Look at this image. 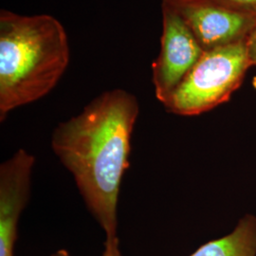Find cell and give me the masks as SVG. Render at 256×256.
Returning a JSON list of instances; mask_svg holds the SVG:
<instances>
[{
  "label": "cell",
  "mask_w": 256,
  "mask_h": 256,
  "mask_svg": "<svg viewBox=\"0 0 256 256\" xmlns=\"http://www.w3.org/2000/svg\"><path fill=\"white\" fill-rule=\"evenodd\" d=\"M214 1H224L228 3H234L241 6H256V0H214Z\"/></svg>",
  "instance_id": "obj_10"
},
{
  "label": "cell",
  "mask_w": 256,
  "mask_h": 256,
  "mask_svg": "<svg viewBox=\"0 0 256 256\" xmlns=\"http://www.w3.org/2000/svg\"><path fill=\"white\" fill-rule=\"evenodd\" d=\"M36 158L19 149L0 165V256H14L18 223L27 206Z\"/></svg>",
  "instance_id": "obj_5"
},
{
  "label": "cell",
  "mask_w": 256,
  "mask_h": 256,
  "mask_svg": "<svg viewBox=\"0 0 256 256\" xmlns=\"http://www.w3.org/2000/svg\"><path fill=\"white\" fill-rule=\"evenodd\" d=\"M190 256H256V218L247 214L226 236L212 240Z\"/></svg>",
  "instance_id": "obj_7"
},
{
  "label": "cell",
  "mask_w": 256,
  "mask_h": 256,
  "mask_svg": "<svg viewBox=\"0 0 256 256\" xmlns=\"http://www.w3.org/2000/svg\"><path fill=\"white\" fill-rule=\"evenodd\" d=\"M173 6L204 50L239 41L256 24L252 16L225 8L214 0H189Z\"/></svg>",
  "instance_id": "obj_6"
},
{
  "label": "cell",
  "mask_w": 256,
  "mask_h": 256,
  "mask_svg": "<svg viewBox=\"0 0 256 256\" xmlns=\"http://www.w3.org/2000/svg\"><path fill=\"white\" fill-rule=\"evenodd\" d=\"M138 113L137 98L115 88L102 92L79 114L60 122L52 135L55 156L74 176L106 238L118 236L120 189L129 167Z\"/></svg>",
  "instance_id": "obj_1"
},
{
  "label": "cell",
  "mask_w": 256,
  "mask_h": 256,
  "mask_svg": "<svg viewBox=\"0 0 256 256\" xmlns=\"http://www.w3.org/2000/svg\"><path fill=\"white\" fill-rule=\"evenodd\" d=\"M160 52L152 66L156 99L164 106L204 54L198 39L173 5H162Z\"/></svg>",
  "instance_id": "obj_4"
},
{
  "label": "cell",
  "mask_w": 256,
  "mask_h": 256,
  "mask_svg": "<svg viewBox=\"0 0 256 256\" xmlns=\"http://www.w3.org/2000/svg\"><path fill=\"white\" fill-rule=\"evenodd\" d=\"M63 25L50 14L0 12V120L45 97L70 63Z\"/></svg>",
  "instance_id": "obj_2"
},
{
  "label": "cell",
  "mask_w": 256,
  "mask_h": 256,
  "mask_svg": "<svg viewBox=\"0 0 256 256\" xmlns=\"http://www.w3.org/2000/svg\"><path fill=\"white\" fill-rule=\"evenodd\" d=\"M52 256H70L68 252L66 250H59L57 252H55L54 254H52Z\"/></svg>",
  "instance_id": "obj_11"
},
{
  "label": "cell",
  "mask_w": 256,
  "mask_h": 256,
  "mask_svg": "<svg viewBox=\"0 0 256 256\" xmlns=\"http://www.w3.org/2000/svg\"><path fill=\"white\" fill-rule=\"evenodd\" d=\"M252 66L246 41L205 50L164 104L171 113L194 116L228 101Z\"/></svg>",
  "instance_id": "obj_3"
},
{
  "label": "cell",
  "mask_w": 256,
  "mask_h": 256,
  "mask_svg": "<svg viewBox=\"0 0 256 256\" xmlns=\"http://www.w3.org/2000/svg\"><path fill=\"white\" fill-rule=\"evenodd\" d=\"M102 256H122L120 250L118 236L106 238L104 243V250Z\"/></svg>",
  "instance_id": "obj_9"
},
{
  "label": "cell",
  "mask_w": 256,
  "mask_h": 256,
  "mask_svg": "<svg viewBox=\"0 0 256 256\" xmlns=\"http://www.w3.org/2000/svg\"><path fill=\"white\" fill-rule=\"evenodd\" d=\"M246 46L250 64L252 66L256 64V24L248 34L246 40Z\"/></svg>",
  "instance_id": "obj_8"
},
{
  "label": "cell",
  "mask_w": 256,
  "mask_h": 256,
  "mask_svg": "<svg viewBox=\"0 0 256 256\" xmlns=\"http://www.w3.org/2000/svg\"><path fill=\"white\" fill-rule=\"evenodd\" d=\"M167 3H170V4H173V5H176V4H180V3H182L185 1H189V0H164Z\"/></svg>",
  "instance_id": "obj_12"
}]
</instances>
